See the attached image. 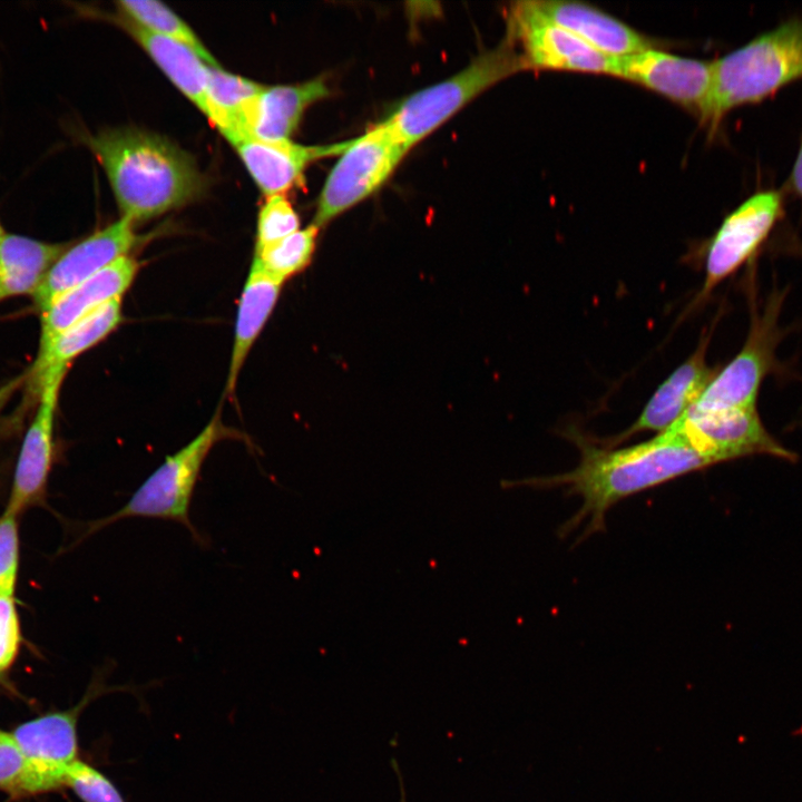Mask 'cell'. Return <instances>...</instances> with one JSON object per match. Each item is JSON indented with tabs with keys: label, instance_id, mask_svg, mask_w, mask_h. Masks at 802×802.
Masks as SVG:
<instances>
[{
	"label": "cell",
	"instance_id": "1",
	"mask_svg": "<svg viewBox=\"0 0 802 802\" xmlns=\"http://www.w3.org/2000/svg\"><path fill=\"white\" fill-rule=\"evenodd\" d=\"M578 448L579 462L570 471L502 482L503 487L527 486L561 489L579 496L580 508L559 529L565 537L581 525V538L606 529V515L618 501L712 463L678 434L667 430L645 442L615 448L587 438L578 430L566 433Z\"/></svg>",
	"mask_w": 802,
	"mask_h": 802
},
{
	"label": "cell",
	"instance_id": "2",
	"mask_svg": "<svg viewBox=\"0 0 802 802\" xmlns=\"http://www.w3.org/2000/svg\"><path fill=\"white\" fill-rule=\"evenodd\" d=\"M84 144L102 167L120 217L148 221L195 202L206 178L194 158L163 136L125 127L87 135Z\"/></svg>",
	"mask_w": 802,
	"mask_h": 802
},
{
	"label": "cell",
	"instance_id": "3",
	"mask_svg": "<svg viewBox=\"0 0 802 802\" xmlns=\"http://www.w3.org/2000/svg\"><path fill=\"white\" fill-rule=\"evenodd\" d=\"M801 78L802 18H794L713 61L703 123L713 130L730 110L760 102Z\"/></svg>",
	"mask_w": 802,
	"mask_h": 802
},
{
	"label": "cell",
	"instance_id": "4",
	"mask_svg": "<svg viewBox=\"0 0 802 802\" xmlns=\"http://www.w3.org/2000/svg\"><path fill=\"white\" fill-rule=\"evenodd\" d=\"M225 439L244 440V437L224 426L217 412L193 440L167 456L121 508L91 522L86 535L121 519L158 518L183 525L198 545H204L205 539L190 521L189 506L206 457L217 442Z\"/></svg>",
	"mask_w": 802,
	"mask_h": 802
},
{
	"label": "cell",
	"instance_id": "5",
	"mask_svg": "<svg viewBox=\"0 0 802 802\" xmlns=\"http://www.w3.org/2000/svg\"><path fill=\"white\" fill-rule=\"evenodd\" d=\"M524 70L522 56L506 36L463 70L411 95L385 120L410 149L486 89Z\"/></svg>",
	"mask_w": 802,
	"mask_h": 802
},
{
	"label": "cell",
	"instance_id": "6",
	"mask_svg": "<svg viewBox=\"0 0 802 802\" xmlns=\"http://www.w3.org/2000/svg\"><path fill=\"white\" fill-rule=\"evenodd\" d=\"M408 150L387 120L352 139L323 185L312 224L320 228L370 196Z\"/></svg>",
	"mask_w": 802,
	"mask_h": 802
},
{
	"label": "cell",
	"instance_id": "7",
	"mask_svg": "<svg viewBox=\"0 0 802 802\" xmlns=\"http://www.w3.org/2000/svg\"><path fill=\"white\" fill-rule=\"evenodd\" d=\"M125 689L109 687L97 678L75 706L46 713L13 730L11 734L26 763L22 795L65 786L68 771L79 760L77 724L81 712L100 694Z\"/></svg>",
	"mask_w": 802,
	"mask_h": 802
},
{
	"label": "cell",
	"instance_id": "8",
	"mask_svg": "<svg viewBox=\"0 0 802 802\" xmlns=\"http://www.w3.org/2000/svg\"><path fill=\"white\" fill-rule=\"evenodd\" d=\"M522 56L527 70H554L617 77L619 58L607 56L554 23L531 0L512 2L507 11V35Z\"/></svg>",
	"mask_w": 802,
	"mask_h": 802
},
{
	"label": "cell",
	"instance_id": "9",
	"mask_svg": "<svg viewBox=\"0 0 802 802\" xmlns=\"http://www.w3.org/2000/svg\"><path fill=\"white\" fill-rule=\"evenodd\" d=\"M782 301L783 294L774 293L763 312L753 311L745 344L715 373L688 412L755 407L760 384L774 365V351L781 336L777 316Z\"/></svg>",
	"mask_w": 802,
	"mask_h": 802
},
{
	"label": "cell",
	"instance_id": "10",
	"mask_svg": "<svg viewBox=\"0 0 802 802\" xmlns=\"http://www.w3.org/2000/svg\"><path fill=\"white\" fill-rule=\"evenodd\" d=\"M668 430L712 464L753 454L789 461L796 457L766 431L755 407L703 413L687 411Z\"/></svg>",
	"mask_w": 802,
	"mask_h": 802
},
{
	"label": "cell",
	"instance_id": "11",
	"mask_svg": "<svg viewBox=\"0 0 802 802\" xmlns=\"http://www.w3.org/2000/svg\"><path fill=\"white\" fill-rule=\"evenodd\" d=\"M782 214L783 196L770 189L755 193L724 218L706 251L705 280L698 299L708 296L756 253Z\"/></svg>",
	"mask_w": 802,
	"mask_h": 802
},
{
	"label": "cell",
	"instance_id": "12",
	"mask_svg": "<svg viewBox=\"0 0 802 802\" xmlns=\"http://www.w3.org/2000/svg\"><path fill=\"white\" fill-rule=\"evenodd\" d=\"M617 78L657 92L704 121L713 84V61L676 56L656 47L619 58Z\"/></svg>",
	"mask_w": 802,
	"mask_h": 802
},
{
	"label": "cell",
	"instance_id": "13",
	"mask_svg": "<svg viewBox=\"0 0 802 802\" xmlns=\"http://www.w3.org/2000/svg\"><path fill=\"white\" fill-rule=\"evenodd\" d=\"M135 223L126 217L90 234L69 247L58 257L45 280L31 296L39 313L59 296L87 281L116 260L130 255L141 242Z\"/></svg>",
	"mask_w": 802,
	"mask_h": 802
},
{
	"label": "cell",
	"instance_id": "14",
	"mask_svg": "<svg viewBox=\"0 0 802 802\" xmlns=\"http://www.w3.org/2000/svg\"><path fill=\"white\" fill-rule=\"evenodd\" d=\"M707 344L708 338L701 340L696 351L657 388L628 429L600 443L616 447L640 432L659 434L671 429L697 401L716 373L706 363Z\"/></svg>",
	"mask_w": 802,
	"mask_h": 802
},
{
	"label": "cell",
	"instance_id": "15",
	"mask_svg": "<svg viewBox=\"0 0 802 802\" xmlns=\"http://www.w3.org/2000/svg\"><path fill=\"white\" fill-rule=\"evenodd\" d=\"M62 383H52L39 394L36 414L23 437L7 510L19 515L45 495L53 460L55 417Z\"/></svg>",
	"mask_w": 802,
	"mask_h": 802
},
{
	"label": "cell",
	"instance_id": "16",
	"mask_svg": "<svg viewBox=\"0 0 802 802\" xmlns=\"http://www.w3.org/2000/svg\"><path fill=\"white\" fill-rule=\"evenodd\" d=\"M351 140L322 146H305L290 139L265 140L250 137L233 145L251 177L267 196L284 195L314 160L341 155Z\"/></svg>",
	"mask_w": 802,
	"mask_h": 802
},
{
	"label": "cell",
	"instance_id": "17",
	"mask_svg": "<svg viewBox=\"0 0 802 802\" xmlns=\"http://www.w3.org/2000/svg\"><path fill=\"white\" fill-rule=\"evenodd\" d=\"M139 268L135 257L123 256L59 296L40 313L39 349L47 346L58 334L100 306L123 297Z\"/></svg>",
	"mask_w": 802,
	"mask_h": 802
},
{
	"label": "cell",
	"instance_id": "18",
	"mask_svg": "<svg viewBox=\"0 0 802 802\" xmlns=\"http://www.w3.org/2000/svg\"><path fill=\"white\" fill-rule=\"evenodd\" d=\"M531 2L548 20L607 56L622 58L657 47L649 37L590 4L566 0Z\"/></svg>",
	"mask_w": 802,
	"mask_h": 802
},
{
	"label": "cell",
	"instance_id": "19",
	"mask_svg": "<svg viewBox=\"0 0 802 802\" xmlns=\"http://www.w3.org/2000/svg\"><path fill=\"white\" fill-rule=\"evenodd\" d=\"M121 299H115L100 306L80 321L58 334L47 346L38 350L37 358L28 372L30 387L38 395L52 383H62L71 363L94 348L123 320Z\"/></svg>",
	"mask_w": 802,
	"mask_h": 802
},
{
	"label": "cell",
	"instance_id": "20",
	"mask_svg": "<svg viewBox=\"0 0 802 802\" xmlns=\"http://www.w3.org/2000/svg\"><path fill=\"white\" fill-rule=\"evenodd\" d=\"M282 286V282L268 275L255 261L252 262L237 307L225 387V394L228 397L235 392L244 362L270 319Z\"/></svg>",
	"mask_w": 802,
	"mask_h": 802
},
{
	"label": "cell",
	"instance_id": "21",
	"mask_svg": "<svg viewBox=\"0 0 802 802\" xmlns=\"http://www.w3.org/2000/svg\"><path fill=\"white\" fill-rule=\"evenodd\" d=\"M264 86L208 66L206 117L232 144L252 137L258 97Z\"/></svg>",
	"mask_w": 802,
	"mask_h": 802
},
{
	"label": "cell",
	"instance_id": "22",
	"mask_svg": "<svg viewBox=\"0 0 802 802\" xmlns=\"http://www.w3.org/2000/svg\"><path fill=\"white\" fill-rule=\"evenodd\" d=\"M71 243H50L6 233L0 243V303L17 296H32Z\"/></svg>",
	"mask_w": 802,
	"mask_h": 802
},
{
	"label": "cell",
	"instance_id": "23",
	"mask_svg": "<svg viewBox=\"0 0 802 802\" xmlns=\"http://www.w3.org/2000/svg\"><path fill=\"white\" fill-rule=\"evenodd\" d=\"M117 21L175 87L206 115L208 65L180 42L151 33L120 16Z\"/></svg>",
	"mask_w": 802,
	"mask_h": 802
},
{
	"label": "cell",
	"instance_id": "24",
	"mask_svg": "<svg viewBox=\"0 0 802 802\" xmlns=\"http://www.w3.org/2000/svg\"><path fill=\"white\" fill-rule=\"evenodd\" d=\"M329 94V87L322 78L299 85L264 86L255 108L252 137L265 140L290 139L306 108Z\"/></svg>",
	"mask_w": 802,
	"mask_h": 802
},
{
	"label": "cell",
	"instance_id": "25",
	"mask_svg": "<svg viewBox=\"0 0 802 802\" xmlns=\"http://www.w3.org/2000/svg\"><path fill=\"white\" fill-rule=\"evenodd\" d=\"M119 16L134 25L177 42L195 51L208 66L221 67L193 29L170 8L154 0H121Z\"/></svg>",
	"mask_w": 802,
	"mask_h": 802
},
{
	"label": "cell",
	"instance_id": "26",
	"mask_svg": "<svg viewBox=\"0 0 802 802\" xmlns=\"http://www.w3.org/2000/svg\"><path fill=\"white\" fill-rule=\"evenodd\" d=\"M319 227L310 224L303 229L255 250V261L268 275L284 283L303 272L312 262Z\"/></svg>",
	"mask_w": 802,
	"mask_h": 802
},
{
	"label": "cell",
	"instance_id": "27",
	"mask_svg": "<svg viewBox=\"0 0 802 802\" xmlns=\"http://www.w3.org/2000/svg\"><path fill=\"white\" fill-rule=\"evenodd\" d=\"M300 229V218L284 195L267 196L257 217L255 250L273 244Z\"/></svg>",
	"mask_w": 802,
	"mask_h": 802
},
{
	"label": "cell",
	"instance_id": "28",
	"mask_svg": "<svg viewBox=\"0 0 802 802\" xmlns=\"http://www.w3.org/2000/svg\"><path fill=\"white\" fill-rule=\"evenodd\" d=\"M65 786L82 802H126L105 773L81 760L68 771Z\"/></svg>",
	"mask_w": 802,
	"mask_h": 802
},
{
	"label": "cell",
	"instance_id": "29",
	"mask_svg": "<svg viewBox=\"0 0 802 802\" xmlns=\"http://www.w3.org/2000/svg\"><path fill=\"white\" fill-rule=\"evenodd\" d=\"M16 514L4 509L0 517V594L12 595L19 567V535Z\"/></svg>",
	"mask_w": 802,
	"mask_h": 802
},
{
	"label": "cell",
	"instance_id": "30",
	"mask_svg": "<svg viewBox=\"0 0 802 802\" xmlns=\"http://www.w3.org/2000/svg\"><path fill=\"white\" fill-rule=\"evenodd\" d=\"M26 763L11 733L0 730V790L22 795Z\"/></svg>",
	"mask_w": 802,
	"mask_h": 802
},
{
	"label": "cell",
	"instance_id": "31",
	"mask_svg": "<svg viewBox=\"0 0 802 802\" xmlns=\"http://www.w3.org/2000/svg\"><path fill=\"white\" fill-rule=\"evenodd\" d=\"M20 645V625L12 595L0 594V676L13 664Z\"/></svg>",
	"mask_w": 802,
	"mask_h": 802
},
{
	"label": "cell",
	"instance_id": "32",
	"mask_svg": "<svg viewBox=\"0 0 802 802\" xmlns=\"http://www.w3.org/2000/svg\"><path fill=\"white\" fill-rule=\"evenodd\" d=\"M788 184L789 188L802 199V139Z\"/></svg>",
	"mask_w": 802,
	"mask_h": 802
},
{
	"label": "cell",
	"instance_id": "33",
	"mask_svg": "<svg viewBox=\"0 0 802 802\" xmlns=\"http://www.w3.org/2000/svg\"><path fill=\"white\" fill-rule=\"evenodd\" d=\"M4 234H6V233H4L3 227H2V225H1V222H0V243H1V239H2V237L4 236Z\"/></svg>",
	"mask_w": 802,
	"mask_h": 802
},
{
	"label": "cell",
	"instance_id": "34",
	"mask_svg": "<svg viewBox=\"0 0 802 802\" xmlns=\"http://www.w3.org/2000/svg\"><path fill=\"white\" fill-rule=\"evenodd\" d=\"M402 802H405V801H404V796H403V791H402Z\"/></svg>",
	"mask_w": 802,
	"mask_h": 802
}]
</instances>
